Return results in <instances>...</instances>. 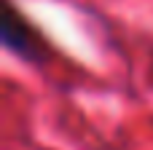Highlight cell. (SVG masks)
Returning <instances> with one entry per match:
<instances>
[{"label": "cell", "mask_w": 153, "mask_h": 150, "mask_svg": "<svg viewBox=\"0 0 153 150\" xmlns=\"http://www.w3.org/2000/svg\"><path fill=\"white\" fill-rule=\"evenodd\" d=\"M0 43L5 51H11L13 56L30 64H40L46 56L43 40L38 38V32L30 27V21L19 13V8L11 0L0 3Z\"/></svg>", "instance_id": "1"}]
</instances>
